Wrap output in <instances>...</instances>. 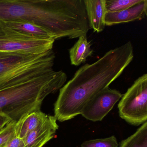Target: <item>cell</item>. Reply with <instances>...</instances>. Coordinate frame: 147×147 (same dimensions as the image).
<instances>
[{"label":"cell","instance_id":"obj_16","mask_svg":"<svg viewBox=\"0 0 147 147\" xmlns=\"http://www.w3.org/2000/svg\"><path fill=\"white\" fill-rule=\"evenodd\" d=\"M119 144L114 136L104 138L92 139L85 141L82 144L81 147H118Z\"/></svg>","mask_w":147,"mask_h":147},{"label":"cell","instance_id":"obj_4","mask_svg":"<svg viewBox=\"0 0 147 147\" xmlns=\"http://www.w3.org/2000/svg\"><path fill=\"white\" fill-rule=\"evenodd\" d=\"M55 57L53 49L38 55L0 52V90L51 71Z\"/></svg>","mask_w":147,"mask_h":147},{"label":"cell","instance_id":"obj_7","mask_svg":"<svg viewBox=\"0 0 147 147\" xmlns=\"http://www.w3.org/2000/svg\"><path fill=\"white\" fill-rule=\"evenodd\" d=\"M122 96L123 94L117 90L107 88L89 100L80 114L86 119L93 122L101 121Z\"/></svg>","mask_w":147,"mask_h":147},{"label":"cell","instance_id":"obj_17","mask_svg":"<svg viewBox=\"0 0 147 147\" xmlns=\"http://www.w3.org/2000/svg\"><path fill=\"white\" fill-rule=\"evenodd\" d=\"M16 123L11 121L0 131V147H4L8 140L15 135Z\"/></svg>","mask_w":147,"mask_h":147},{"label":"cell","instance_id":"obj_6","mask_svg":"<svg viewBox=\"0 0 147 147\" xmlns=\"http://www.w3.org/2000/svg\"><path fill=\"white\" fill-rule=\"evenodd\" d=\"M55 40L20 33L6 25L0 19V52L38 55L52 49Z\"/></svg>","mask_w":147,"mask_h":147},{"label":"cell","instance_id":"obj_15","mask_svg":"<svg viewBox=\"0 0 147 147\" xmlns=\"http://www.w3.org/2000/svg\"><path fill=\"white\" fill-rule=\"evenodd\" d=\"M143 0H106V9L107 12L123 11L141 3Z\"/></svg>","mask_w":147,"mask_h":147},{"label":"cell","instance_id":"obj_8","mask_svg":"<svg viewBox=\"0 0 147 147\" xmlns=\"http://www.w3.org/2000/svg\"><path fill=\"white\" fill-rule=\"evenodd\" d=\"M55 116L48 115L46 120L24 138V147H43L55 136L59 128Z\"/></svg>","mask_w":147,"mask_h":147},{"label":"cell","instance_id":"obj_10","mask_svg":"<svg viewBox=\"0 0 147 147\" xmlns=\"http://www.w3.org/2000/svg\"><path fill=\"white\" fill-rule=\"evenodd\" d=\"M89 26L94 32L103 31L106 25V0H84Z\"/></svg>","mask_w":147,"mask_h":147},{"label":"cell","instance_id":"obj_14","mask_svg":"<svg viewBox=\"0 0 147 147\" xmlns=\"http://www.w3.org/2000/svg\"><path fill=\"white\" fill-rule=\"evenodd\" d=\"M119 147H147V122L131 136L120 142Z\"/></svg>","mask_w":147,"mask_h":147},{"label":"cell","instance_id":"obj_2","mask_svg":"<svg viewBox=\"0 0 147 147\" xmlns=\"http://www.w3.org/2000/svg\"><path fill=\"white\" fill-rule=\"evenodd\" d=\"M0 19L36 24L55 40L86 36L91 29L84 0H0Z\"/></svg>","mask_w":147,"mask_h":147},{"label":"cell","instance_id":"obj_1","mask_svg":"<svg viewBox=\"0 0 147 147\" xmlns=\"http://www.w3.org/2000/svg\"><path fill=\"white\" fill-rule=\"evenodd\" d=\"M131 42L110 50L91 64L81 67L59 90L54 105L57 120L63 122L81 114L87 103L123 74L134 58Z\"/></svg>","mask_w":147,"mask_h":147},{"label":"cell","instance_id":"obj_19","mask_svg":"<svg viewBox=\"0 0 147 147\" xmlns=\"http://www.w3.org/2000/svg\"><path fill=\"white\" fill-rule=\"evenodd\" d=\"M11 121V119L6 116L0 114V131Z\"/></svg>","mask_w":147,"mask_h":147},{"label":"cell","instance_id":"obj_18","mask_svg":"<svg viewBox=\"0 0 147 147\" xmlns=\"http://www.w3.org/2000/svg\"><path fill=\"white\" fill-rule=\"evenodd\" d=\"M24 139L16 136V134L10 138L4 147H24Z\"/></svg>","mask_w":147,"mask_h":147},{"label":"cell","instance_id":"obj_13","mask_svg":"<svg viewBox=\"0 0 147 147\" xmlns=\"http://www.w3.org/2000/svg\"><path fill=\"white\" fill-rule=\"evenodd\" d=\"M91 46V42L88 40L86 36L80 37L77 42L69 50L71 64L78 66L85 62L88 57L92 56L93 54Z\"/></svg>","mask_w":147,"mask_h":147},{"label":"cell","instance_id":"obj_9","mask_svg":"<svg viewBox=\"0 0 147 147\" xmlns=\"http://www.w3.org/2000/svg\"><path fill=\"white\" fill-rule=\"evenodd\" d=\"M147 1L128 9L117 12H107L106 13V26H111L123 23H129L143 19L147 16Z\"/></svg>","mask_w":147,"mask_h":147},{"label":"cell","instance_id":"obj_3","mask_svg":"<svg viewBox=\"0 0 147 147\" xmlns=\"http://www.w3.org/2000/svg\"><path fill=\"white\" fill-rule=\"evenodd\" d=\"M67 76L54 69L23 83L0 90V114L17 123L28 113L41 110L45 99L60 90Z\"/></svg>","mask_w":147,"mask_h":147},{"label":"cell","instance_id":"obj_5","mask_svg":"<svg viewBox=\"0 0 147 147\" xmlns=\"http://www.w3.org/2000/svg\"><path fill=\"white\" fill-rule=\"evenodd\" d=\"M121 118L131 125L138 126L147 121V74L134 82L118 105Z\"/></svg>","mask_w":147,"mask_h":147},{"label":"cell","instance_id":"obj_12","mask_svg":"<svg viewBox=\"0 0 147 147\" xmlns=\"http://www.w3.org/2000/svg\"><path fill=\"white\" fill-rule=\"evenodd\" d=\"M2 20L6 25L23 34L39 38L55 39L47 30L33 23L21 20Z\"/></svg>","mask_w":147,"mask_h":147},{"label":"cell","instance_id":"obj_11","mask_svg":"<svg viewBox=\"0 0 147 147\" xmlns=\"http://www.w3.org/2000/svg\"><path fill=\"white\" fill-rule=\"evenodd\" d=\"M48 116L41 110L28 113L16 123L15 134L24 139L31 131L44 123Z\"/></svg>","mask_w":147,"mask_h":147}]
</instances>
